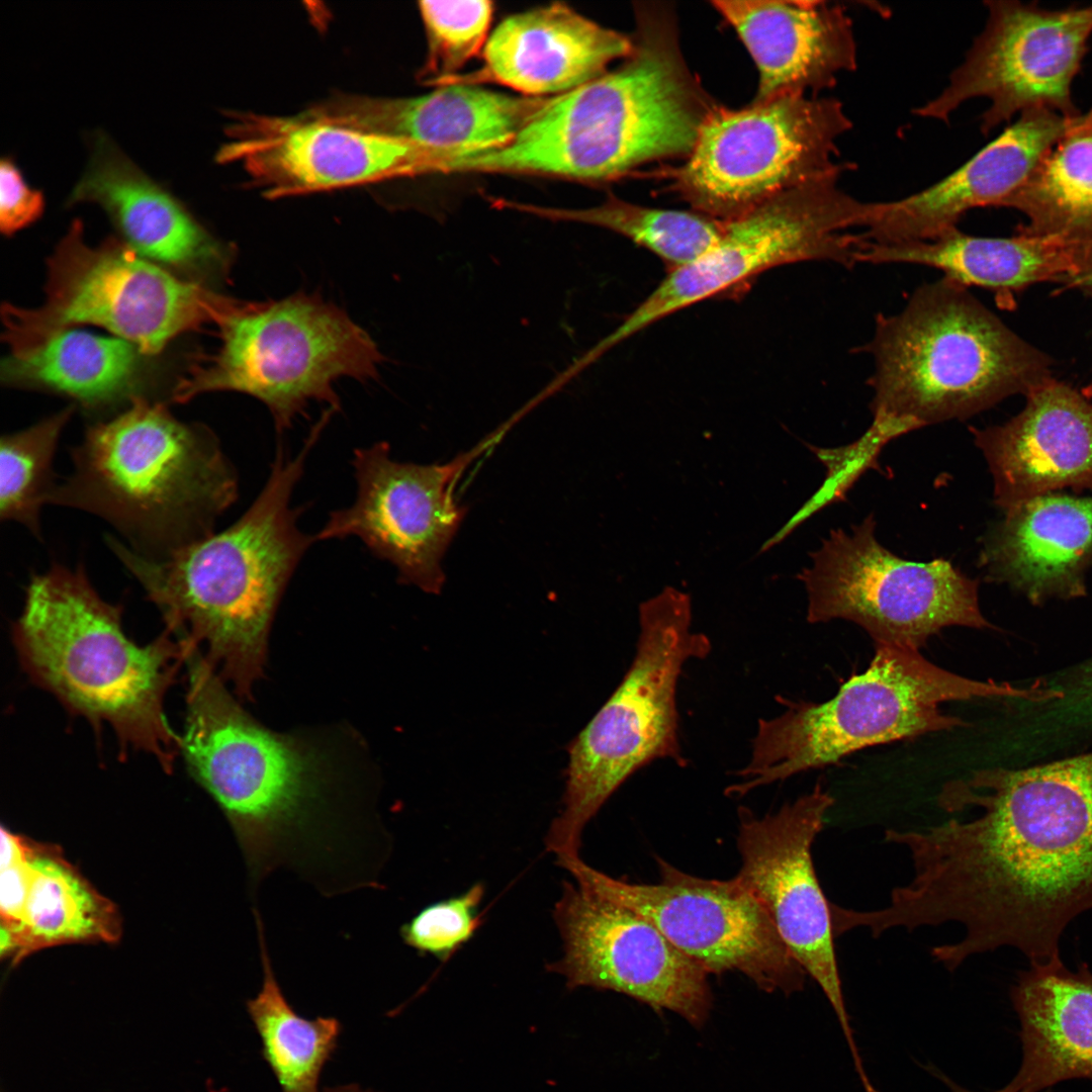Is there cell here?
I'll return each mask as SVG.
<instances>
[{"instance_id": "cell-1", "label": "cell", "mask_w": 1092, "mask_h": 1092, "mask_svg": "<svg viewBox=\"0 0 1092 1092\" xmlns=\"http://www.w3.org/2000/svg\"><path fill=\"white\" fill-rule=\"evenodd\" d=\"M937 801L947 813L980 814L885 831L907 849L913 874L876 910L878 926L961 924V938L931 948L950 972L1005 946L1030 963L1060 956L1068 924L1092 909V751L978 769L945 784Z\"/></svg>"}, {"instance_id": "cell-2", "label": "cell", "mask_w": 1092, "mask_h": 1092, "mask_svg": "<svg viewBox=\"0 0 1092 1092\" xmlns=\"http://www.w3.org/2000/svg\"><path fill=\"white\" fill-rule=\"evenodd\" d=\"M185 664L181 753L235 829L251 898L280 870L325 897L367 889L383 862V824L344 807L316 755L252 719L198 651Z\"/></svg>"}, {"instance_id": "cell-3", "label": "cell", "mask_w": 1092, "mask_h": 1092, "mask_svg": "<svg viewBox=\"0 0 1092 1092\" xmlns=\"http://www.w3.org/2000/svg\"><path fill=\"white\" fill-rule=\"evenodd\" d=\"M326 424L312 428L293 458L277 446L264 487L225 530L161 559L106 536L109 549L159 609L165 630L186 650H197L241 696H250L262 673L278 603L316 541L297 526L301 509L291 507V496Z\"/></svg>"}, {"instance_id": "cell-4", "label": "cell", "mask_w": 1092, "mask_h": 1092, "mask_svg": "<svg viewBox=\"0 0 1092 1092\" xmlns=\"http://www.w3.org/2000/svg\"><path fill=\"white\" fill-rule=\"evenodd\" d=\"M635 11L634 49L619 68L549 97L508 145L449 158L444 173L603 181L688 156L714 105L686 66L671 8L639 3Z\"/></svg>"}, {"instance_id": "cell-5", "label": "cell", "mask_w": 1092, "mask_h": 1092, "mask_svg": "<svg viewBox=\"0 0 1092 1092\" xmlns=\"http://www.w3.org/2000/svg\"><path fill=\"white\" fill-rule=\"evenodd\" d=\"M122 607L104 601L84 566L55 563L31 575L13 628L25 671L73 714L106 723L120 746L155 756L171 770L181 736L170 726L165 697L187 651L165 630L147 645L122 628Z\"/></svg>"}, {"instance_id": "cell-6", "label": "cell", "mask_w": 1092, "mask_h": 1092, "mask_svg": "<svg viewBox=\"0 0 1092 1092\" xmlns=\"http://www.w3.org/2000/svg\"><path fill=\"white\" fill-rule=\"evenodd\" d=\"M49 505L109 523L134 552L161 559L214 533L238 475L215 434L143 395L88 428Z\"/></svg>"}, {"instance_id": "cell-7", "label": "cell", "mask_w": 1092, "mask_h": 1092, "mask_svg": "<svg viewBox=\"0 0 1092 1092\" xmlns=\"http://www.w3.org/2000/svg\"><path fill=\"white\" fill-rule=\"evenodd\" d=\"M873 357V424L894 437L965 421L1048 377L1044 357L970 291L942 276L879 314L862 348Z\"/></svg>"}, {"instance_id": "cell-8", "label": "cell", "mask_w": 1092, "mask_h": 1092, "mask_svg": "<svg viewBox=\"0 0 1092 1092\" xmlns=\"http://www.w3.org/2000/svg\"><path fill=\"white\" fill-rule=\"evenodd\" d=\"M869 667L823 703L777 698L784 710L757 722L747 762L729 797L823 767L869 746L968 726L940 705L949 701L1013 699L1032 702V686L976 680L943 669L919 650L878 644Z\"/></svg>"}, {"instance_id": "cell-9", "label": "cell", "mask_w": 1092, "mask_h": 1092, "mask_svg": "<svg viewBox=\"0 0 1092 1092\" xmlns=\"http://www.w3.org/2000/svg\"><path fill=\"white\" fill-rule=\"evenodd\" d=\"M692 599L673 586L640 603L633 659L622 680L568 746L563 807L546 836L559 857L576 856L587 822L635 772L657 760L687 767L677 703L687 663L710 638L693 629Z\"/></svg>"}, {"instance_id": "cell-10", "label": "cell", "mask_w": 1092, "mask_h": 1092, "mask_svg": "<svg viewBox=\"0 0 1092 1092\" xmlns=\"http://www.w3.org/2000/svg\"><path fill=\"white\" fill-rule=\"evenodd\" d=\"M214 327L216 350L193 360L172 399L242 392L267 406L279 433L313 401L339 410L335 382L372 379L383 359L345 310L315 293L267 301L232 298Z\"/></svg>"}, {"instance_id": "cell-11", "label": "cell", "mask_w": 1092, "mask_h": 1092, "mask_svg": "<svg viewBox=\"0 0 1092 1092\" xmlns=\"http://www.w3.org/2000/svg\"><path fill=\"white\" fill-rule=\"evenodd\" d=\"M75 219L48 260L46 299L39 307H2L3 339L11 355L26 353L75 325L107 329L143 354L160 353L176 337L215 326L231 297L177 277L108 239L86 244Z\"/></svg>"}, {"instance_id": "cell-12", "label": "cell", "mask_w": 1092, "mask_h": 1092, "mask_svg": "<svg viewBox=\"0 0 1092 1092\" xmlns=\"http://www.w3.org/2000/svg\"><path fill=\"white\" fill-rule=\"evenodd\" d=\"M833 174L780 193L753 209L722 220L715 243L698 259L668 271L621 324L598 342L604 354L651 325L711 298L744 291L761 273L805 261L845 268L858 263L870 202L838 185Z\"/></svg>"}, {"instance_id": "cell-13", "label": "cell", "mask_w": 1092, "mask_h": 1092, "mask_svg": "<svg viewBox=\"0 0 1092 1092\" xmlns=\"http://www.w3.org/2000/svg\"><path fill=\"white\" fill-rule=\"evenodd\" d=\"M852 122L833 97L792 94L741 109L714 105L671 189L700 213L725 220L771 197L850 169L836 163Z\"/></svg>"}, {"instance_id": "cell-14", "label": "cell", "mask_w": 1092, "mask_h": 1092, "mask_svg": "<svg viewBox=\"0 0 1092 1092\" xmlns=\"http://www.w3.org/2000/svg\"><path fill=\"white\" fill-rule=\"evenodd\" d=\"M870 515L830 532L797 574L807 593L811 624L843 619L860 626L875 645L919 650L941 629L993 627L979 604V582L949 560L903 559L876 538Z\"/></svg>"}, {"instance_id": "cell-15", "label": "cell", "mask_w": 1092, "mask_h": 1092, "mask_svg": "<svg viewBox=\"0 0 1092 1092\" xmlns=\"http://www.w3.org/2000/svg\"><path fill=\"white\" fill-rule=\"evenodd\" d=\"M656 860L657 884L616 880L579 855L557 863L578 886L648 919L709 975L738 972L768 993L791 995L803 989L807 974L765 910L735 877L702 879Z\"/></svg>"}, {"instance_id": "cell-16", "label": "cell", "mask_w": 1092, "mask_h": 1092, "mask_svg": "<svg viewBox=\"0 0 1092 1092\" xmlns=\"http://www.w3.org/2000/svg\"><path fill=\"white\" fill-rule=\"evenodd\" d=\"M987 20L942 91L914 114L948 122L968 100L987 98L981 130L988 134L1015 114L1050 109L1078 114L1072 83L1092 35V4L1048 9L1015 0L985 2Z\"/></svg>"}, {"instance_id": "cell-17", "label": "cell", "mask_w": 1092, "mask_h": 1092, "mask_svg": "<svg viewBox=\"0 0 1092 1092\" xmlns=\"http://www.w3.org/2000/svg\"><path fill=\"white\" fill-rule=\"evenodd\" d=\"M507 431L498 428L443 464L393 460L383 441L357 448L352 459L355 502L331 512L315 540L358 537L374 556L396 568L400 582L439 594L445 581L442 559L467 512L455 499L456 483Z\"/></svg>"}, {"instance_id": "cell-18", "label": "cell", "mask_w": 1092, "mask_h": 1092, "mask_svg": "<svg viewBox=\"0 0 1092 1092\" xmlns=\"http://www.w3.org/2000/svg\"><path fill=\"white\" fill-rule=\"evenodd\" d=\"M834 798L813 790L762 817L739 808L737 881L757 900L797 963L831 1005L852 1059L859 1058L838 972L830 901L820 886L812 845Z\"/></svg>"}, {"instance_id": "cell-19", "label": "cell", "mask_w": 1092, "mask_h": 1092, "mask_svg": "<svg viewBox=\"0 0 1092 1092\" xmlns=\"http://www.w3.org/2000/svg\"><path fill=\"white\" fill-rule=\"evenodd\" d=\"M553 916L563 954L548 970L567 988L614 991L695 1027L706 1023L713 1005L709 973L648 919L568 882Z\"/></svg>"}, {"instance_id": "cell-20", "label": "cell", "mask_w": 1092, "mask_h": 1092, "mask_svg": "<svg viewBox=\"0 0 1092 1092\" xmlns=\"http://www.w3.org/2000/svg\"><path fill=\"white\" fill-rule=\"evenodd\" d=\"M216 160L239 164L268 198L426 173L431 150L315 117L234 115Z\"/></svg>"}, {"instance_id": "cell-21", "label": "cell", "mask_w": 1092, "mask_h": 1092, "mask_svg": "<svg viewBox=\"0 0 1092 1092\" xmlns=\"http://www.w3.org/2000/svg\"><path fill=\"white\" fill-rule=\"evenodd\" d=\"M1025 395L1023 410L1003 425L970 428L1004 512L1067 487L1092 491V403L1049 376Z\"/></svg>"}, {"instance_id": "cell-22", "label": "cell", "mask_w": 1092, "mask_h": 1092, "mask_svg": "<svg viewBox=\"0 0 1092 1092\" xmlns=\"http://www.w3.org/2000/svg\"><path fill=\"white\" fill-rule=\"evenodd\" d=\"M1073 117L1033 109L1007 126L964 165L928 188L907 197L871 202L861 233L868 243L925 242L958 229L969 210L1002 206L1062 136Z\"/></svg>"}, {"instance_id": "cell-23", "label": "cell", "mask_w": 1092, "mask_h": 1092, "mask_svg": "<svg viewBox=\"0 0 1092 1092\" xmlns=\"http://www.w3.org/2000/svg\"><path fill=\"white\" fill-rule=\"evenodd\" d=\"M549 97L513 96L466 83L418 97L341 95L306 112L336 123L416 143L434 159L508 145Z\"/></svg>"}, {"instance_id": "cell-24", "label": "cell", "mask_w": 1092, "mask_h": 1092, "mask_svg": "<svg viewBox=\"0 0 1092 1092\" xmlns=\"http://www.w3.org/2000/svg\"><path fill=\"white\" fill-rule=\"evenodd\" d=\"M79 202L100 205L123 242L159 265L215 276L231 267L233 251L103 131L92 136L89 161L67 200Z\"/></svg>"}, {"instance_id": "cell-25", "label": "cell", "mask_w": 1092, "mask_h": 1092, "mask_svg": "<svg viewBox=\"0 0 1092 1092\" xmlns=\"http://www.w3.org/2000/svg\"><path fill=\"white\" fill-rule=\"evenodd\" d=\"M758 70L752 102L792 94L818 96L855 70L857 50L845 8L825 1L717 0Z\"/></svg>"}, {"instance_id": "cell-26", "label": "cell", "mask_w": 1092, "mask_h": 1092, "mask_svg": "<svg viewBox=\"0 0 1092 1092\" xmlns=\"http://www.w3.org/2000/svg\"><path fill=\"white\" fill-rule=\"evenodd\" d=\"M633 49V36L556 2L505 18L482 50L481 69L457 83L491 81L524 96H556L602 76Z\"/></svg>"}, {"instance_id": "cell-27", "label": "cell", "mask_w": 1092, "mask_h": 1092, "mask_svg": "<svg viewBox=\"0 0 1092 1092\" xmlns=\"http://www.w3.org/2000/svg\"><path fill=\"white\" fill-rule=\"evenodd\" d=\"M986 537L980 565L1032 605L1087 594L1092 565V496L1052 492L1006 512Z\"/></svg>"}, {"instance_id": "cell-28", "label": "cell", "mask_w": 1092, "mask_h": 1092, "mask_svg": "<svg viewBox=\"0 0 1092 1092\" xmlns=\"http://www.w3.org/2000/svg\"><path fill=\"white\" fill-rule=\"evenodd\" d=\"M1022 1060L997 1092H1042L1071 1079L1092 1083V973L1068 969L1060 956L1018 974L1011 988Z\"/></svg>"}, {"instance_id": "cell-29", "label": "cell", "mask_w": 1092, "mask_h": 1092, "mask_svg": "<svg viewBox=\"0 0 1092 1092\" xmlns=\"http://www.w3.org/2000/svg\"><path fill=\"white\" fill-rule=\"evenodd\" d=\"M859 263L935 268L967 287L997 292L1049 280L1068 282L1092 262V238L1063 235L983 238L950 231L937 239L896 245L867 243Z\"/></svg>"}, {"instance_id": "cell-30", "label": "cell", "mask_w": 1092, "mask_h": 1092, "mask_svg": "<svg viewBox=\"0 0 1092 1092\" xmlns=\"http://www.w3.org/2000/svg\"><path fill=\"white\" fill-rule=\"evenodd\" d=\"M144 356L123 339L67 329L10 355L1 374L8 385L60 393L95 410L142 395Z\"/></svg>"}, {"instance_id": "cell-31", "label": "cell", "mask_w": 1092, "mask_h": 1092, "mask_svg": "<svg viewBox=\"0 0 1092 1092\" xmlns=\"http://www.w3.org/2000/svg\"><path fill=\"white\" fill-rule=\"evenodd\" d=\"M1002 206L1027 217L1019 234L1092 238V107L1072 118Z\"/></svg>"}, {"instance_id": "cell-32", "label": "cell", "mask_w": 1092, "mask_h": 1092, "mask_svg": "<svg viewBox=\"0 0 1092 1092\" xmlns=\"http://www.w3.org/2000/svg\"><path fill=\"white\" fill-rule=\"evenodd\" d=\"M253 916L263 981L258 994L246 1005L262 1043V1056L282 1092H318L322 1071L338 1045L341 1023L334 1017L305 1018L293 1009L276 978L257 906Z\"/></svg>"}, {"instance_id": "cell-33", "label": "cell", "mask_w": 1092, "mask_h": 1092, "mask_svg": "<svg viewBox=\"0 0 1092 1092\" xmlns=\"http://www.w3.org/2000/svg\"><path fill=\"white\" fill-rule=\"evenodd\" d=\"M29 887L19 924L8 927L13 949L31 950L61 942L111 940L117 932L113 908L61 857L30 848Z\"/></svg>"}, {"instance_id": "cell-34", "label": "cell", "mask_w": 1092, "mask_h": 1092, "mask_svg": "<svg viewBox=\"0 0 1092 1092\" xmlns=\"http://www.w3.org/2000/svg\"><path fill=\"white\" fill-rule=\"evenodd\" d=\"M497 208L529 213L552 221L586 223L621 235L658 257L666 272L702 256L717 240L721 219L697 211L662 209L624 201L613 195L589 208L545 207L495 200Z\"/></svg>"}, {"instance_id": "cell-35", "label": "cell", "mask_w": 1092, "mask_h": 1092, "mask_svg": "<svg viewBox=\"0 0 1092 1092\" xmlns=\"http://www.w3.org/2000/svg\"><path fill=\"white\" fill-rule=\"evenodd\" d=\"M75 406H68L0 442V518L41 538L40 510L58 484L53 460Z\"/></svg>"}, {"instance_id": "cell-36", "label": "cell", "mask_w": 1092, "mask_h": 1092, "mask_svg": "<svg viewBox=\"0 0 1092 1092\" xmlns=\"http://www.w3.org/2000/svg\"><path fill=\"white\" fill-rule=\"evenodd\" d=\"M421 17L428 40L425 74L437 84L452 78L483 50L494 11L487 0L422 1Z\"/></svg>"}, {"instance_id": "cell-37", "label": "cell", "mask_w": 1092, "mask_h": 1092, "mask_svg": "<svg viewBox=\"0 0 1092 1092\" xmlns=\"http://www.w3.org/2000/svg\"><path fill=\"white\" fill-rule=\"evenodd\" d=\"M483 894L482 884H475L459 896L426 906L400 927L403 942L421 954L446 960L478 929Z\"/></svg>"}, {"instance_id": "cell-38", "label": "cell", "mask_w": 1092, "mask_h": 1092, "mask_svg": "<svg viewBox=\"0 0 1092 1092\" xmlns=\"http://www.w3.org/2000/svg\"><path fill=\"white\" fill-rule=\"evenodd\" d=\"M30 847L17 836L1 830L0 909L2 924L13 928L22 919L29 887Z\"/></svg>"}, {"instance_id": "cell-39", "label": "cell", "mask_w": 1092, "mask_h": 1092, "mask_svg": "<svg viewBox=\"0 0 1092 1092\" xmlns=\"http://www.w3.org/2000/svg\"><path fill=\"white\" fill-rule=\"evenodd\" d=\"M44 209L40 190L30 187L11 157L0 161V229L11 236L37 220Z\"/></svg>"}, {"instance_id": "cell-40", "label": "cell", "mask_w": 1092, "mask_h": 1092, "mask_svg": "<svg viewBox=\"0 0 1092 1092\" xmlns=\"http://www.w3.org/2000/svg\"><path fill=\"white\" fill-rule=\"evenodd\" d=\"M1067 283L1079 287L1092 296V263L1080 275L1069 280Z\"/></svg>"}, {"instance_id": "cell-41", "label": "cell", "mask_w": 1092, "mask_h": 1092, "mask_svg": "<svg viewBox=\"0 0 1092 1092\" xmlns=\"http://www.w3.org/2000/svg\"><path fill=\"white\" fill-rule=\"evenodd\" d=\"M934 1076H936L938 1079H940L941 1082L949 1089L950 1092H978V1091H974V1090H971V1089H968L966 1087L961 1086L960 1084H958L957 1082H954L953 1080L948 1078L946 1075L939 1072L938 1070L934 1071Z\"/></svg>"}, {"instance_id": "cell-42", "label": "cell", "mask_w": 1092, "mask_h": 1092, "mask_svg": "<svg viewBox=\"0 0 1092 1092\" xmlns=\"http://www.w3.org/2000/svg\"><path fill=\"white\" fill-rule=\"evenodd\" d=\"M324 1092H374L370 1089H362L357 1084L342 1085L333 1088H328Z\"/></svg>"}, {"instance_id": "cell-43", "label": "cell", "mask_w": 1092, "mask_h": 1092, "mask_svg": "<svg viewBox=\"0 0 1092 1092\" xmlns=\"http://www.w3.org/2000/svg\"><path fill=\"white\" fill-rule=\"evenodd\" d=\"M1082 393H1083V394H1084V396H1086V397H1087L1088 399H1091V398H1092V382H1091V383H1090V384H1089V385H1088L1087 387H1085V388L1083 389Z\"/></svg>"}]
</instances>
